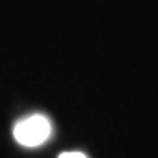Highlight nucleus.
<instances>
[{"label": "nucleus", "instance_id": "f03ea898", "mask_svg": "<svg viewBox=\"0 0 158 158\" xmlns=\"http://www.w3.org/2000/svg\"><path fill=\"white\" fill-rule=\"evenodd\" d=\"M59 158H86V154H82V152H63V154H59Z\"/></svg>", "mask_w": 158, "mask_h": 158}, {"label": "nucleus", "instance_id": "f257e3e1", "mask_svg": "<svg viewBox=\"0 0 158 158\" xmlns=\"http://www.w3.org/2000/svg\"><path fill=\"white\" fill-rule=\"evenodd\" d=\"M52 135V124L46 116L32 114L19 120L14 128V137L23 147H38Z\"/></svg>", "mask_w": 158, "mask_h": 158}]
</instances>
